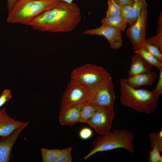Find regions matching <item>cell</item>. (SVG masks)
<instances>
[{
  "instance_id": "cell-30",
  "label": "cell",
  "mask_w": 162,
  "mask_h": 162,
  "mask_svg": "<svg viewBox=\"0 0 162 162\" xmlns=\"http://www.w3.org/2000/svg\"><path fill=\"white\" fill-rule=\"evenodd\" d=\"M159 71L158 80L156 87L154 90L159 97L162 93V68Z\"/></svg>"
},
{
  "instance_id": "cell-29",
  "label": "cell",
  "mask_w": 162,
  "mask_h": 162,
  "mask_svg": "<svg viewBox=\"0 0 162 162\" xmlns=\"http://www.w3.org/2000/svg\"><path fill=\"white\" fill-rule=\"evenodd\" d=\"M11 97V92L10 90L5 89L3 91L0 95V107L9 101Z\"/></svg>"
},
{
  "instance_id": "cell-8",
  "label": "cell",
  "mask_w": 162,
  "mask_h": 162,
  "mask_svg": "<svg viewBox=\"0 0 162 162\" xmlns=\"http://www.w3.org/2000/svg\"><path fill=\"white\" fill-rule=\"evenodd\" d=\"M146 8L142 9L137 20L130 26L126 32L127 35L133 46L134 50L142 47L146 40L148 19Z\"/></svg>"
},
{
  "instance_id": "cell-23",
  "label": "cell",
  "mask_w": 162,
  "mask_h": 162,
  "mask_svg": "<svg viewBox=\"0 0 162 162\" xmlns=\"http://www.w3.org/2000/svg\"><path fill=\"white\" fill-rule=\"evenodd\" d=\"M72 148L69 147L60 149V151L54 162H71Z\"/></svg>"
},
{
  "instance_id": "cell-2",
  "label": "cell",
  "mask_w": 162,
  "mask_h": 162,
  "mask_svg": "<svg viewBox=\"0 0 162 162\" xmlns=\"http://www.w3.org/2000/svg\"><path fill=\"white\" fill-rule=\"evenodd\" d=\"M120 100L124 106L140 113L150 114L156 108L159 96L154 91L133 88L124 78L120 81Z\"/></svg>"
},
{
  "instance_id": "cell-21",
  "label": "cell",
  "mask_w": 162,
  "mask_h": 162,
  "mask_svg": "<svg viewBox=\"0 0 162 162\" xmlns=\"http://www.w3.org/2000/svg\"><path fill=\"white\" fill-rule=\"evenodd\" d=\"M147 4L145 0L134 2L132 7V19L130 26L133 24L137 20L142 9L147 8Z\"/></svg>"
},
{
  "instance_id": "cell-1",
  "label": "cell",
  "mask_w": 162,
  "mask_h": 162,
  "mask_svg": "<svg viewBox=\"0 0 162 162\" xmlns=\"http://www.w3.org/2000/svg\"><path fill=\"white\" fill-rule=\"evenodd\" d=\"M81 19L78 6L73 2L66 3L43 13L27 26L42 32H69L77 27Z\"/></svg>"
},
{
  "instance_id": "cell-3",
  "label": "cell",
  "mask_w": 162,
  "mask_h": 162,
  "mask_svg": "<svg viewBox=\"0 0 162 162\" xmlns=\"http://www.w3.org/2000/svg\"><path fill=\"white\" fill-rule=\"evenodd\" d=\"M66 3L62 0H16L8 11L7 21L27 26L43 13Z\"/></svg>"
},
{
  "instance_id": "cell-25",
  "label": "cell",
  "mask_w": 162,
  "mask_h": 162,
  "mask_svg": "<svg viewBox=\"0 0 162 162\" xmlns=\"http://www.w3.org/2000/svg\"><path fill=\"white\" fill-rule=\"evenodd\" d=\"M142 47L155 58L162 62V52L157 46L148 43L145 40Z\"/></svg>"
},
{
  "instance_id": "cell-5",
  "label": "cell",
  "mask_w": 162,
  "mask_h": 162,
  "mask_svg": "<svg viewBox=\"0 0 162 162\" xmlns=\"http://www.w3.org/2000/svg\"><path fill=\"white\" fill-rule=\"evenodd\" d=\"M114 86L110 74L90 89L86 101L98 109L114 111L116 99Z\"/></svg>"
},
{
  "instance_id": "cell-19",
  "label": "cell",
  "mask_w": 162,
  "mask_h": 162,
  "mask_svg": "<svg viewBox=\"0 0 162 162\" xmlns=\"http://www.w3.org/2000/svg\"><path fill=\"white\" fill-rule=\"evenodd\" d=\"M134 51L135 53L139 55L147 62L159 70L162 68V62L155 58L143 47Z\"/></svg>"
},
{
  "instance_id": "cell-12",
  "label": "cell",
  "mask_w": 162,
  "mask_h": 162,
  "mask_svg": "<svg viewBox=\"0 0 162 162\" xmlns=\"http://www.w3.org/2000/svg\"><path fill=\"white\" fill-rule=\"evenodd\" d=\"M29 122H24L15 120L10 117L3 108L0 110V136L8 135L17 128L27 126Z\"/></svg>"
},
{
  "instance_id": "cell-16",
  "label": "cell",
  "mask_w": 162,
  "mask_h": 162,
  "mask_svg": "<svg viewBox=\"0 0 162 162\" xmlns=\"http://www.w3.org/2000/svg\"><path fill=\"white\" fill-rule=\"evenodd\" d=\"M102 24L105 25L116 28L121 32L124 31L127 27V23L121 15L106 17L101 20Z\"/></svg>"
},
{
  "instance_id": "cell-11",
  "label": "cell",
  "mask_w": 162,
  "mask_h": 162,
  "mask_svg": "<svg viewBox=\"0 0 162 162\" xmlns=\"http://www.w3.org/2000/svg\"><path fill=\"white\" fill-rule=\"evenodd\" d=\"M25 127L19 128L8 135L2 137L0 139V162L10 161L14 144L20 134Z\"/></svg>"
},
{
  "instance_id": "cell-13",
  "label": "cell",
  "mask_w": 162,
  "mask_h": 162,
  "mask_svg": "<svg viewBox=\"0 0 162 162\" xmlns=\"http://www.w3.org/2000/svg\"><path fill=\"white\" fill-rule=\"evenodd\" d=\"M83 102L60 109L59 119L61 124L72 126L79 123L81 108Z\"/></svg>"
},
{
  "instance_id": "cell-17",
  "label": "cell",
  "mask_w": 162,
  "mask_h": 162,
  "mask_svg": "<svg viewBox=\"0 0 162 162\" xmlns=\"http://www.w3.org/2000/svg\"><path fill=\"white\" fill-rule=\"evenodd\" d=\"M98 109L87 101L84 102L81 108L79 123H86Z\"/></svg>"
},
{
  "instance_id": "cell-34",
  "label": "cell",
  "mask_w": 162,
  "mask_h": 162,
  "mask_svg": "<svg viewBox=\"0 0 162 162\" xmlns=\"http://www.w3.org/2000/svg\"><path fill=\"white\" fill-rule=\"evenodd\" d=\"M134 2H138L141 1L142 0H133Z\"/></svg>"
},
{
  "instance_id": "cell-7",
  "label": "cell",
  "mask_w": 162,
  "mask_h": 162,
  "mask_svg": "<svg viewBox=\"0 0 162 162\" xmlns=\"http://www.w3.org/2000/svg\"><path fill=\"white\" fill-rule=\"evenodd\" d=\"M89 91L79 82L70 79L62 95L61 109L86 101Z\"/></svg>"
},
{
  "instance_id": "cell-33",
  "label": "cell",
  "mask_w": 162,
  "mask_h": 162,
  "mask_svg": "<svg viewBox=\"0 0 162 162\" xmlns=\"http://www.w3.org/2000/svg\"><path fill=\"white\" fill-rule=\"evenodd\" d=\"M63 2L68 3H70L72 2L73 0H62Z\"/></svg>"
},
{
  "instance_id": "cell-9",
  "label": "cell",
  "mask_w": 162,
  "mask_h": 162,
  "mask_svg": "<svg viewBox=\"0 0 162 162\" xmlns=\"http://www.w3.org/2000/svg\"><path fill=\"white\" fill-rule=\"evenodd\" d=\"M114 115V111L98 109L86 123L93 128L99 135H106L110 131Z\"/></svg>"
},
{
  "instance_id": "cell-14",
  "label": "cell",
  "mask_w": 162,
  "mask_h": 162,
  "mask_svg": "<svg viewBox=\"0 0 162 162\" xmlns=\"http://www.w3.org/2000/svg\"><path fill=\"white\" fill-rule=\"evenodd\" d=\"M157 79L155 72L129 76L125 79L127 84L130 86L138 88L143 86L152 85Z\"/></svg>"
},
{
  "instance_id": "cell-24",
  "label": "cell",
  "mask_w": 162,
  "mask_h": 162,
  "mask_svg": "<svg viewBox=\"0 0 162 162\" xmlns=\"http://www.w3.org/2000/svg\"><path fill=\"white\" fill-rule=\"evenodd\" d=\"M107 4L108 9L106 17L120 15L122 8L116 3L115 0H108Z\"/></svg>"
},
{
  "instance_id": "cell-28",
  "label": "cell",
  "mask_w": 162,
  "mask_h": 162,
  "mask_svg": "<svg viewBox=\"0 0 162 162\" xmlns=\"http://www.w3.org/2000/svg\"><path fill=\"white\" fill-rule=\"evenodd\" d=\"M93 135L92 130L88 127H85L82 129L79 132V136L82 140H87L89 139Z\"/></svg>"
},
{
  "instance_id": "cell-15",
  "label": "cell",
  "mask_w": 162,
  "mask_h": 162,
  "mask_svg": "<svg viewBox=\"0 0 162 162\" xmlns=\"http://www.w3.org/2000/svg\"><path fill=\"white\" fill-rule=\"evenodd\" d=\"M153 66L146 61L140 56L136 53L132 58V61L128 74L133 76L152 72Z\"/></svg>"
},
{
  "instance_id": "cell-6",
  "label": "cell",
  "mask_w": 162,
  "mask_h": 162,
  "mask_svg": "<svg viewBox=\"0 0 162 162\" xmlns=\"http://www.w3.org/2000/svg\"><path fill=\"white\" fill-rule=\"evenodd\" d=\"M110 74L101 66L86 64L74 69L70 75V79L74 80L90 89Z\"/></svg>"
},
{
  "instance_id": "cell-26",
  "label": "cell",
  "mask_w": 162,
  "mask_h": 162,
  "mask_svg": "<svg viewBox=\"0 0 162 162\" xmlns=\"http://www.w3.org/2000/svg\"><path fill=\"white\" fill-rule=\"evenodd\" d=\"M132 5H127L122 7L120 14L124 20L129 25L131 21Z\"/></svg>"
},
{
  "instance_id": "cell-32",
  "label": "cell",
  "mask_w": 162,
  "mask_h": 162,
  "mask_svg": "<svg viewBox=\"0 0 162 162\" xmlns=\"http://www.w3.org/2000/svg\"><path fill=\"white\" fill-rule=\"evenodd\" d=\"M16 0H7V8L8 11L12 8Z\"/></svg>"
},
{
  "instance_id": "cell-22",
  "label": "cell",
  "mask_w": 162,
  "mask_h": 162,
  "mask_svg": "<svg viewBox=\"0 0 162 162\" xmlns=\"http://www.w3.org/2000/svg\"><path fill=\"white\" fill-rule=\"evenodd\" d=\"M60 149H48L42 148L41 149L43 162H54L59 153Z\"/></svg>"
},
{
  "instance_id": "cell-27",
  "label": "cell",
  "mask_w": 162,
  "mask_h": 162,
  "mask_svg": "<svg viewBox=\"0 0 162 162\" xmlns=\"http://www.w3.org/2000/svg\"><path fill=\"white\" fill-rule=\"evenodd\" d=\"M161 152L156 148H153L149 152L148 162H162V156L160 154Z\"/></svg>"
},
{
  "instance_id": "cell-18",
  "label": "cell",
  "mask_w": 162,
  "mask_h": 162,
  "mask_svg": "<svg viewBox=\"0 0 162 162\" xmlns=\"http://www.w3.org/2000/svg\"><path fill=\"white\" fill-rule=\"evenodd\" d=\"M158 27L156 35L148 38L146 41L147 43L157 46L162 52V13L160 14L157 22Z\"/></svg>"
},
{
  "instance_id": "cell-4",
  "label": "cell",
  "mask_w": 162,
  "mask_h": 162,
  "mask_svg": "<svg viewBox=\"0 0 162 162\" xmlns=\"http://www.w3.org/2000/svg\"><path fill=\"white\" fill-rule=\"evenodd\" d=\"M134 134L127 129H114L106 135L98 136L93 141V149L83 159L86 160L99 152L119 148L125 149L134 154Z\"/></svg>"
},
{
  "instance_id": "cell-20",
  "label": "cell",
  "mask_w": 162,
  "mask_h": 162,
  "mask_svg": "<svg viewBox=\"0 0 162 162\" xmlns=\"http://www.w3.org/2000/svg\"><path fill=\"white\" fill-rule=\"evenodd\" d=\"M151 149L156 148L162 152V130L155 133L150 132L148 135Z\"/></svg>"
},
{
  "instance_id": "cell-31",
  "label": "cell",
  "mask_w": 162,
  "mask_h": 162,
  "mask_svg": "<svg viewBox=\"0 0 162 162\" xmlns=\"http://www.w3.org/2000/svg\"><path fill=\"white\" fill-rule=\"evenodd\" d=\"M116 3L121 8L127 5H132L134 2L133 0H115Z\"/></svg>"
},
{
  "instance_id": "cell-10",
  "label": "cell",
  "mask_w": 162,
  "mask_h": 162,
  "mask_svg": "<svg viewBox=\"0 0 162 162\" xmlns=\"http://www.w3.org/2000/svg\"><path fill=\"white\" fill-rule=\"evenodd\" d=\"M120 30L109 26L102 24L94 29L85 30V35H97L104 37L109 42L110 47L113 50L120 48L122 45V35Z\"/></svg>"
}]
</instances>
